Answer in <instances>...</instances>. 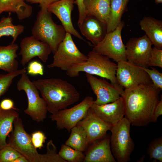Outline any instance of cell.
<instances>
[{"mask_svg":"<svg viewBox=\"0 0 162 162\" xmlns=\"http://www.w3.org/2000/svg\"><path fill=\"white\" fill-rule=\"evenodd\" d=\"M59 0H24L31 4L38 3L39 6L41 8H47L48 5Z\"/></svg>","mask_w":162,"mask_h":162,"instance_id":"cell-37","label":"cell"},{"mask_svg":"<svg viewBox=\"0 0 162 162\" xmlns=\"http://www.w3.org/2000/svg\"><path fill=\"white\" fill-rule=\"evenodd\" d=\"M140 25L142 30L154 47L162 49V22L150 16H145L140 21Z\"/></svg>","mask_w":162,"mask_h":162,"instance_id":"cell-20","label":"cell"},{"mask_svg":"<svg viewBox=\"0 0 162 162\" xmlns=\"http://www.w3.org/2000/svg\"><path fill=\"white\" fill-rule=\"evenodd\" d=\"M78 26L82 34L91 42L94 46L104 38L107 33L106 25L92 16L87 15Z\"/></svg>","mask_w":162,"mask_h":162,"instance_id":"cell-19","label":"cell"},{"mask_svg":"<svg viewBox=\"0 0 162 162\" xmlns=\"http://www.w3.org/2000/svg\"><path fill=\"white\" fill-rule=\"evenodd\" d=\"M14 106L13 101L8 98L2 100L0 103V107L2 109L5 110L14 109Z\"/></svg>","mask_w":162,"mask_h":162,"instance_id":"cell-39","label":"cell"},{"mask_svg":"<svg viewBox=\"0 0 162 162\" xmlns=\"http://www.w3.org/2000/svg\"><path fill=\"white\" fill-rule=\"evenodd\" d=\"M87 58L78 48L71 34L66 32L64 39L54 54L52 62L47 67L57 68L67 71L74 65L85 62Z\"/></svg>","mask_w":162,"mask_h":162,"instance_id":"cell-7","label":"cell"},{"mask_svg":"<svg viewBox=\"0 0 162 162\" xmlns=\"http://www.w3.org/2000/svg\"><path fill=\"white\" fill-rule=\"evenodd\" d=\"M46 104L47 112L54 114L77 102L80 94L67 81L60 78L39 79L32 81Z\"/></svg>","mask_w":162,"mask_h":162,"instance_id":"cell-2","label":"cell"},{"mask_svg":"<svg viewBox=\"0 0 162 162\" xmlns=\"http://www.w3.org/2000/svg\"><path fill=\"white\" fill-rule=\"evenodd\" d=\"M110 137L106 135L91 144L85 155L84 162H116L110 146Z\"/></svg>","mask_w":162,"mask_h":162,"instance_id":"cell-18","label":"cell"},{"mask_svg":"<svg viewBox=\"0 0 162 162\" xmlns=\"http://www.w3.org/2000/svg\"><path fill=\"white\" fill-rule=\"evenodd\" d=\"M161 90L152 83L123 90L121 97L124 102L125 117L131 124L144 126L153 122V112Z\"/></svg>","mask_w":162,"mask_h":162,"instance_id":"cell-1","label":"cell"},{"mask_svg":"<svg viewBox=\"0 0 162 162\" xmlns=\"http://www.w3.org/2000/svg\"><path fill=\"white\" fill-rule=\"evenodd\" d=\"M19 116L14 109L5 110L0 107V150L7 145V137L12 131L14 120Z\"/></svg>","mask_w":162,"mask_h":162,"instance_id":"cell-24","label":"cell"},{"mask_svg":"<svg viewBox=\"0 0 162 162\" xmlns=\"http://www.w3.org/2000/svg\"><path fill=\"white\" fill-rule=\"evenodd\" d=\"M110 0H83L86 15L95 16L107 25L110 11Z\"/></svg>","mask_w":162,"mask_h":162,"instance_id":"cell-21","label":"cell"},{"mask_svg":"<svg viewBox=\"0 0 162 162\" xmlns=\"http://www.w3.org/2000/svg\"><path fill=\"white\" fill-rule=\"evenodd\" d=\"M86 76L87 82L96 96L94 104L104 105L113 102L121 97L123 90L119 84L110 83L104 79H98L86 73Z\"/></svg>","mask_w":162,"mask_h":162,"instance_id":"cell-12","label":"cell"},{"mask_svg":"<svg viewBox=\"0 0 162 162\" xmlns=\"http://www.w3.org/2000/svg\"><path fill=\"white\" fill-rule=\"evenodd\" d=\"M90 107L100 118L112 125L121 120L125 115L124 102L121 97L113 102L104 105L93 103Z\"/></svg>","mask_w":162,"mask_h":162,"instance_id":"cell-17","label":"cell"},{"mask_svg":"<svg viewBox=\"0 0 162 162\" xmlns=\"http://www.w3.org/2000/svg\"><path fill=\"white\" fill-rule=\"evenodd\" d=\"M20 46L21 49L19 55L22 56L21 63L23 67L35 57H38L44 63H46L49 55L52 52L48 44L32 35L22 39Z\"/></svg>","mask_w":162,"mask_h":162,"instance_id":"cell-14","label":"cell"},{"mask_svg":"<svg viewBox=\"0 0 162 162\" xmlns=\"http://www.w3.org/2000/svg\"><path fill=\"white\" fill-rule=\"evenodd\" d=\"M71 133L65 144L82 152L89 145L87 134L81 127L76 125L71 130Z\"/></svg>","mask_w":162,"mask_h":162,"instance_id":"cell-26","label":"cell"},{"mask_svg":"<svg viewBox=\"0 0 162 162\" xmlns=\"http://www.w3.org/2000/svg\"><path fill=\"white\" fill-rule=\"evenodd\" d=\"M74 0H59L47 6V9L59 19L66 32L85 41L72 24L71 14L74 7Z\"/></svg>","mask_w":162,"mask_h":162,"instance_id":"cell-16","label":"cell"},{"mask_svg":"<svg viewBox=\"0 0 162 162\" xmlns=\"http://www.w3.org/2000/svg\"><path fill=\"white\" fill-rule=\"evenodd\" d=\"M18 45L11 43L7 46L0 45V69L8 73L18 70V63L16 58Z\"/></svg>","mask_w":162,"mask_h":162,"instance_id":"cell-22","label":"cell"},{"mask_svg":"<svg viewBox=\"0 0 162 162\" xmlns=\"http://www.w3.org/2000/svg\"><path fill=\"white\" fill-rule=\"evenodd\" d=\"M147 152L150 159L162 162V137L156 138L149 144Z\"/></svg>","mask_w":162,"mask_h":162,"instance_id":"cell-30","label":"cell"},{"mask_svg":"<svg viewBox=\"0 0 162 162\" xmlns=\"http://www.w3.org/2000/svg\"><path fill=\"white\" fill-rule=\"evenodd\" d=\"M116 77L118 84L125 89L152 83L147 73L142 68L127 61L117 63Z\"/></svg>","mask_w":162,"mask_h":162,"instance_id":"cell-11","label":"cell"},{"mask_svg":"<svg viewBox=\"0 0 162 162\" xmlns=\"http://www.w3.org/2000/svg\"><path fill=\"white\" fill-rule=\"evenodd\" d=\"M128 0H110V11L106 25V32L114 31L121 21Z\"/></svg>","mask_w":162,"mask_h":162,"instance_id":"cell-25","label":"cell"},{"mask_svg":"<svg viewBox=\"0 0 162 162\" xmlns=\"http://www.w3.org/2000/svg\"><path fill=\"white\" fill-rule=\"evenodd\" d=\"M149 67L157 66L162 68V50L155 47L152 48L149 59Z\"/></svg>","mask_w":162,"mask_h":162,"instance_id":"cell-33","label":"cell"},{"mask_svg":"<svg viewBox=\"0 0 162 162\" xmlns=\"http://www.w3.org/2000/svg\"><path fill=\"white\" fill-rule=\"evenodd\" d=\"M32 35L48 44L54 54L64 39L66 31L62 25H58L53 21L47 8H41L31 30Z\"/></svg>","mask_w":162,"mask_h":162,"instance_id":"cell-3","label":"cell"},{"mask_svg":"<svg viewBox=\"0 0 162 162\" xmlns=\"http://www.w3.org/2000/svg\"><path fill=\"white\" fill-rule=\"evenodd\" d=\"M152 45L146 34L130 38L125 45L127 61L141 68H148Z\"/></svg>","mask_w":162,"mask_h":162,"instance_id":"cell-13","label":"cell"},{"mask_svg":"<svg viewBox=\"0 0 162 162\" xmlns=\"http://www.w3.org/2000/svg\"><path fill=\"white\" fill-rule=\"evenodd\" d=\"M58 154L67 162H83L85 155L82 152L75 149L65 144L62 145Z\"/></svg>","mask_w":162,"mask_h":162,"instance_id":"cell-28","label":"cell"},{"mask_svg":"<svg viewBox=\"0 0 162 162\" xmlns=\"http://www.w3.org/2000/svg\"><path fill=\"white\" fill-rule=\"evenodd\" d=\"M26 68L18 69L6 74H0V97L8 90L13 80L16 77L26 72Z\"/></svg>","mask_w":162,"mask_h":162,"instance_id":"cell-29","label":"cell"},{"mask_svg":"<svg viewBox=\"0 0 162 162\" xmlns=\"http://www.w3.org/2000/svg\"><path fill=\"white\" fill-rule=\"evenodd\" d=\"M86 131L89 145L105 136L113 126L100 118L90 107L85 117L77 124Z\"/></svg>","mask_w":162,"mask_h":162,"instance_id":"cell-15","label":"cell"},{"mask_svg":"<svg viewBox=\"0 0 162 162\" xmlns=\"http://www.w3.org/2000/svg\"><path fill=\"white\" fill-rule=\"evenodd\" d=\"M7 17H3L0 21V38L3 36H11L13 38L11 43H14L19 35L22 33L24 29L22 25H14L12 23V19L10 16L9 13Z\"/></svg>","mask_w":162,"mask_h":162,"instance_id":"cell-27","label":"cell"},{"mask_svg":"<svg viewBox=\"0 0 162 162\" xmlns=\"http://www.w3.org/2000/svg\"><path fill=\"white\" fill-rule=\"evenodd\" d=\"M85 62L76 64L66 71V74L74 77L79 75L80 72L96 75L110 80L115 85H118L116 73L117 65L108 57L93 51L89 52Z\"/></svg>","mask_w":162,"mask_h":162,"instance_id":"cell-4","label":"cell"},{"mask_svg":"<svg viewBox=\"0 0 162 162\" xmlns=\"http://www.w3.org/2000/svg\"></svg>","mask_w":162,"mask_h":162,"instance_id":"cell-42","label":"cell"},{"mask_svg":"<svg viewBox=\"0 0 162 162\" xmlns=\"http://www.w3.org/2000/svg\"><path fill=\"white\" fill-rule=\"evenodd\" d=\"M22 155L8 144L0 150V162H13L14 160Z\"/></svg>","mask_w":162,"mask_h":162,"instance_id":"cell-31","label":"cell"},{"mask_svg":"<svg viewBox=\"0 0 162 162\" xmlns=\"http://www.w3.org/2000/svg\"><path fill=\"white\" fill-rule=\"evenodd\" d=\"M28 74L35 75L44 74V68L42 64L39 62L34 61L30 62L27 68Z\"/></svg>","mask_w":162,"mask_h":162,"instance_id":"cell-35","label":"cell"},{"mask_svg":"<svg viewBox=\"0 0 162 162\" xmlns=\"http://www.w3.org/2000/svg\"><path fill=\"white\" fill-rule=\"evenodd\" d=\"M31 136L32 142L35 148L41 149L46 139L44 133L40 131H37L32 133Z\"/></svg>","mask_w":162,"mask_h":162,"instance_id":"cell-34","label":"cell"},{"mask_svg":"<svg viewBox=\"0 0 162 162\" xmlns=\"http://www.w3.org/2000/svg\"><path fill=\"white\" fill-rule=\"evenodd\" d=\"M14 129L9 136L8 143L25 157L29 162H52L54 155L49 149L44 154L39 153L33 146L31 136L25 130L19 116L14 120Z\"/></svg>","mask_w":162,"mask_h":162,"instance_id":"cell-5","label":"cell"},{"mask_svg":"<svg viewBox=\"0 0 162 162\" xmlns=\"http://www.w3.org/2000/svg\"><path fill=\"white\" fill-rule=\"evenodd\" d=\"M13 162H29V161L25 157L22 155L14 160Z\"/></svg>","mask_w":162,"mask_h":162,"instance_id":"cell-40","label":"cell"},{"mask_svg":"<svg viewBox=\"0 0 162 162\" xmlns=\"http://www.w3.org/2000/svg\"><path fill=\"white\" fill-rule=\"evenodd\" d=\"M6 12L15 13L21 20L31 16L32 8L26 4L24 0H0V14Z\"/></svg>","mask_w":162,"mask_h":162,"instance_id":"cell-23","label":"cell"},{"mask_svg":"<svg viewBox=\"0 0 162 162\" xmlns=\"http://www.w3.org/2000/svg\"><path fill=\"white\" fill-rule=\"evenodd\" d=\"M26 73L21 75L16 84L18 90L24 91L27 98L28 106L24 111L33 120L38 123L43 122L47 112L46 103L40 97L38 90Z\"/></svg>","mask_w":162,"mask_h":162,"instance_id":"cell-8","label":"cell"},{"mask_svg":"<svg viewBox=\"0 0 162 162\" xmlns=\"http://www.w3.org/2000/svg\"><path fill=\"white\" fill-rule=\"evenodd\" d=\"M74 4H76L79 12V19L78 25H80L86 16L83 4V0H75Z\"/></svg>","mask_w":162,"mask_h":162,"instance_id":"cell-36","label":"cell"},{"mask_svg":"<svg viewBox=\"0 0 162 162\" xmlns=\"http://www.w3.org/2000/svg\"><path fill=\"white\" fill-rule=\"evenodd\" d=\"M124 25V22L121 21L114 31L106 33L104 38L94 46L92 51L112 59L117 63L127 61L125 46L121 36Z\"/></svg>","mask_w":162,"mask_h":162,"instance_id":"cell-9","label":"cell"},{"mask_svg":"<svg viewBox=\"0 0 162 162\" xmlns=\"http://www.w3.org/2000/svg\"><path fill=\"white\" fill-rule=\"evenodd\" d=\"M142 68L149 76L153 85L156 88L162 90V73L153 68H152L151 69L146 68Z\"/></svg>","mask_w":162,"mask_h":162,"instance_id":"cell-32","label":"cell"},{"mask_svg":"<svg viewBox=\"0 0 162 162\" xmlns=\"http://www.w3.org/2000/svg\"><path fill=\"white\" fill-rule=\"evenodd\" d=\"M94 101L92 97L87 96L79 104L70 108L59 110L52 114L50 117L52 121L56 122L58 130L65 129L70 132L85 117Z\"/></svg>","mask_w":162,"mask_h":162,"instance_id":"cell-10","label":"cell"},{"mask_svg":"<svg viewBox=\"0 0 162 162\" xmlns=\"http://www.w3.org/2000/svg\"><path fill=\"white\" fill-rule=\"evenodd\" d=\"M157 4H159L161 3L162 2V0H155Z\"/></svg>","mask_w":162,"mask_h":162,"instance_id":"cell-41","label":"cell"},{"mask_svg":"<svg viewBox=\"0 0 162 162\" xmlns=\"http://www.w3.org/2000/svg\"><path fill=\"white\" fill-rule=\"evenodd\" d=\"M131 124L125 117L113 125L110 130V146L113 156L118 162H128L134 148L130 136Z\"/></svg>","mask_w":162,"mask_h":162,"instance_id":"cell-6","label":"cell"},{"mask_svg":"<svg viewBox=\"0 0 162 162\" xmlns=\"http://www.w3.org/2000/svg\"><path fill=\"white\" fill-rule=\"evenodd\" d=\"M162 115V98L157 104L154 110L153 116V122H157L158 118Z\"/></svg>","mask_w":162,"mask_h":162,"instance_id":"cell-38","label":"cell"}]
</instances>
